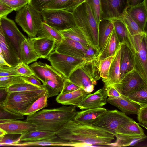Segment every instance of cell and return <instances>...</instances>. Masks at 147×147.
Here are the masks:
<instances>
[{
  "label": "cell",
  "instance_id": "1",
  "mask_svg": "<svg viewBox=\"0 0 147 147\" xmlns=\"http://www.w3.org/2000/svg\"><path fill=\"white\" fill-rule=\"evenodd\" d=\"M61 139L83 144L84 147L93 145H108L114 140V135L108 131L92 125L71 120L56 132Z\"/></svg>",
  "mask_w": 147,
  "mask_h": 147
},
{
  "label": "cell",
  "instance_id": "2",
  "mask_svg": "<svg viewBox=\"0 0 147 147\" xmlns=\"http://www.w3.org/2000/svg\"><path fill=\"white\" fill-rule=\"evenodd\" d=\"M64 105L38 111L28 115L26 120L34 124L36 130L56 133L65 124L73 120L77 112L76 106Z\"/></svg>",
  "mask_w": 147,
  "mask_h": 147
},
{
  "label": "cell",
  "instance_id": "3",
  "mask_svg": "<svg viewBox=\"0 0 147 147\" xmlns=\"http://www.w3.org/2000/svg\"><path fill=\"white\" fill-rule=\"evenodd\" d=\"M72 13L76 25L84 35L89 45L99 53V26L90 6L86 2H84L76 8Z\"/></svg>",
  "mask_w": 147,
  "mask_h": 147
},
{
  "label": "cell",
  "instance_id": "4",
  "mask_svg": "<svg viewBox=\"0 0 147 147\" xmlns=\"http://www.w3.org/2000/svg\"><path fill=\"white\" fill-rule=\"evenodd\" d=\"M100 61L96 58L86 61L76 69L68 79L88 94L91 93L97 81L101 78L99 69Z\"/></svg>",
  "mask_w": 147,
  "mask_h": 147
},
{
  "label": "cell",
  "instance_id": "5",
  "mask_svg": "<svg viewBox=\"0 0 147 147\" xmlns=\"http://www.w3.org/2000/svg\"><path fill=\"white\" fill-rule=\"evenodd\" d=\"M128 40L124 44L129 49L134 69L147 82V33L132 36L128 31Z\"/></svg>",
  "mask_w": 147,
  "mask_h": 147
},
{
  "label": "cell",
  "instance_id": "6",
  "mask_svg": "<svg viewBox=\"0 0 147 147\" xmlns=\"http://www.w3.org/2000/svg\"><path fill=\"white\" fill-rule=\"evenodd\" d=\"M40 12L29 2L16 11L15 20L29 38L36 37L43 21Z\"/></svg>",
  "mask_w": 147,
  "mask_h": 147
},
{
  "label": "cell",
  "instance_id": "7",
  "mask_svg": "<svg viewBox=\"0 0 147 147\" xmlns=\"http://www.w3.org/2000/svg\"><path fill=\"white\" fill-rule=\"evenodd\" d=\"M46 92L44 88L32 92L8 93L3 104L9 111L24 115V112L33 103Z\"/></svg>",
  "mask_w": 147,
  "mask_h": 147
},
{
  "label": "cell",
  "instance_id": "8",
  "mask_svg": "<svg viewBox=\"0 0 147 147\" xmlns=\"http://www.w3.org/2000/svg\"><path fill=\"white\" fill-rule=\"evenodd\" d=\"M134 120L126 114L117 110H107L91 124L100 127L115 136L118 127L121 125Z\"/></svg>",
  "mask_w": 147,
  "mask_h": 147
},
{
  "label": "cell",
  "instance_id": "9",
  "mask_svg": "<svg viewBox=\"0 0 147 147\" xmlns=\"http://www.w3.org/2000/svg\"><path fill=\"white\" fill-rule=\"evenodd\" d=\"M47 59L51 65L65 78L86 61L83 59L62 54L54 51Z\"/></svg>",
  "mask_w": 147,
  "mask_h": 147
},
{
  "label": "cell",
  "instance_id": "10",
  "mask_svg": "<svg viewBox=\"0 0 147 147\" xmlns=\"http://www.w3.org/2000/svg\"><path fill=\"white\" fill-rule=\"evenodd\" d=\"M40 13L43 21L58 30L76 26L71 12L63 10L43 9Z\"/></svg>",
  "mask_w": 147,
  "mask_h": 147
},
{
  "label": "cell",
  "instance_id": "11",
  "mask_svg": "<svg viewBox=\"0 0 147 147\" xmlns=\"http://www.w3.org/2000/svg\"><path fill=\"white\" fill-rule=\"evenodd\" d=\"M111 85L123 96H126L136 90L147 86V82L134 69L125 74L119 82Z\"/></svg>",
  "mask_w": 147,
  "mask_h": 147
},
{
  "label": "cell",
  "instance_id": "12",
  "mask_svg": "<svg viewBox=\"0 0 147 147\" xmlns=\"http://www.w3.org/2000/svg\"><path fill=\"white\" fill-rule=\"evenodd\" d=\"M29 67L34 76L40 80L43 84L47 80H50L63 86L65 78L52 66L39 61L32 64Z\"/></svg>",
  "mask_w": 147,
  "mask_h": 147
},
{
  "label": "cell",
  "instance_id": "13",
  "mask_svg": "<svg viewBox=\"0 0 147 147\" xmlns=\"http://www.w3.org/2000/svg\"><path fill=\"white\" fill-rule=\"evenodd\" d=\"M102 20H118L127 6V0H100Z\"/></svg>",
  "mask_w": 147,
  "mask_h": 147
},
{
  "label": "cell",
  "instance_id": "14",
  "mask_svg": "<svg viewBox=\"0 0 147 147\" xmlns=\"http://www.w3.org/2000/svg\"><path fill=\"white\" fill-rule=\"evenodd\" d=\"M0 24L4 34L18 53L20 45L26 37L20 32L15 22L7 16L1 18Z\"/></svg>",
  "mask_w": 147,
  "mask_h": 147
},
{
  "label": "cell",
  "instance_id": "15",
  "mask_svg": "<svg viewBox=\"0 0 147 147\" xmlns=\"http://www.w3.org/2000/svg\"><path fill=\"white\" fill-rule=\"evenodd\" d=\"M88 46L64 38L61 42L56 44L54 50L62 54L84 59V55Z\"/></svg>",
  "mask_w": 147,
  "mask_h": 147
},
{
  "label": "cell",
  "instance_id": "16",
  "mask_svg": "<svg viewBox=\"0 0 147 147\" xmlns=\"http://www.w3.org/2000/svg\"><path fill=\"white\" fill-rule=\"evenodd\" d=\"M0 47L5 60L11 67H14L21 62L18 52L4 34L0 24Z\"/></svg>",
  "mask_w": 147,
  "mask_h": 147
},
{
  "label": "cell",
  "instance_id": "17",
  "mask_svg": "<svg viewBox=\"0 0 147 147\" xmlns=\"http://www.w3.org/2000/svg\"><path fill=\"white\" fill-rule=\"evenodd\" d=\"M0 128L7 134H21L26 131L36 130V125L26 120H0Z\"/></svg>",
  "mask_w": 147,
  "mask_h": 147
},
{
  "label": "cell",
  "instance_id": "18",
  "mask_svg": "<svg viewBox=\"0 0 147 147\" xmlns=\"http://www.w3.org/2000/svg\"><path fill=\"white\" fill-rule=\"evenodd\" d=\"M107 97L106 90L100 89L87 94L76 107L81 110L102 107L107 103Z\"/></svg>",
  "mask_w": 147,
  "mask_h": 147
},
{
  "label": "cell",
  "instance_id": "19",
  "mask_svg": "<svg viewBox=\"0 0 147 147\" xmlns=\"http://www.w3.org/2000/svg\"><path fill=\"white\" fill-rule=\"evenodd\" d=\"M35 38H26L20 45L18 54L21 62L28 65L41 58L35 49Z\"/></svg>",
  "mask_w": 147,
  "mask_h": 147
},
{
  "label": "cell",
  "instance_id": "20",
  "mask_svg": "<svg viewBox=\"0 0 147 147\" xmlns=\"http://www.w3.org/2000/svg\"><path fill=\"white\" fill-rule=\"evenodd\" d=\"M69 146L75 147H84L80 143H74L63 140L57 136L53 138L43 140L32 142H19L15 146Z\"/></svg>",
  "mask_w": 147,
  "mask_h": 147
},
{
  "label": "cell",
  "instance_id": "21",
  "mask_svg": "<svg viewBox=\"0 0 147 147\" xmlns=\"http://www.w3.org/2000/svg\"><path fill=\"white\" fill-rule=\"evenodd\" d=\"M127 12L141 29L146 32L147 8L144 1L135 5L127 6Z\"/></svg>",
  "mask_w": 147,
  "mask_h": 147
},
{
  "label": "cell",
  "instance_id": "22",
  "mask_svg": "<svg viewBox=\"0 0 147 147\" xmlns=\"http://www.w3.org/2000/svg\"><path fill=\"white\" fill-rule=\"evenodd\" d=\"M121 46V44L115 53L109 68L107 79L102 81L104 84V88H106L109 85L118 83L120 81V60Z\"/></svg>",
  "mask_w": 147,
  "mask_h": 147
},
{
  "label": "cell",
  "instance_id": "23",
  "mask_svg": "<svg viewBox=\"0 0 147 147\" xmlns=\"http://www.w3.org/2000/svg\"><path fill=\"white\" fill-rule=\"evenodd\" d=\"M107 102L118 108L125 114H138L140 106L124 96L120 97H108Z\"/></svg>",
  "mask_w": 147,
  "mask_h": 147
},
{
  "label": "cell",
  "instance_id": "24",
  "mask_svg": "<svg viewBox=\"0 0 147 147\" xmlns=\"http://www.w3.org/2000/svg\"><path fill=\"white\" fill-rule=\"evenodd\" d=\"M88 94L81 88L63 94H59L56 98V102L62 105L76 106Z\"/></svg>",
  "mask_w": 147,
  "mask_h": 147
},
{
  "label": "cell",
  "instance_id": "25",
  "mask_svg": "<svg viewBox=\"0 0 147 147\" xmlns=\"http://www.w3.org/2000/svg\"><path fill=\"white\" fill-rule=\"evenodd\" d=\"M56 44L53 38L37 37H35L34 46L36 52L41 58L47 59L54 50Z\"/></svg>",
  "mask_w": 147,
  "mask_h": 147
},
{
  "label": "cell",
  "instance_id": "26",
  "mask_svg": "<svg viewBox=\"0 0 147 147\" xmlns=\"http://www.w3.org/2000/svg\"><path fill=\"white\" fill-rule=\"evenodd\" d=\"M121 44L114 28L103 47L99 52L97 58L100 60L114 55Z\"/></svg>",
  "mask_w": 147,
  "mask_h": 147
},
{
  "label": "cell",
  "instance_id": "27",
  "mask_svg": "<svg viewBox=\"0 0 147 147\" xmlns=\"http://www.w3.org/2000/svg\"><path fill=\"white\" fill-rule=\"evenodd\" d=\"M107 110L102 107L85 109L77 111L73 120L77 122L90 124Z\"/></svg>",
  "mask_w": 147,
  "mask_h": 147
},
{
  "label": "cell",
  "instance_id": "28",
  "mask_svg": "<svg viewBox=\"0 0 147 147\" xmlns=\"http://www.w3.org/2000/svg\"><path fill=\"white\" fill-rule=\"evenodd\" d=\"M115 136L116 137V141L114 143H109L107 146L121 147L134 146L144 141L147 138L145 134L133 135L116 134Z\"/></svg>",
  "mask_w": 147,
  "mask_h": 147
},
{
  "label": "cell",
  "instance_id": "29",
  "mask_svg": "<svg viewBox=\"0 0 147 147\" xmlns=\"http://www.w3.org/2000/svg\"><path fill=\"white\" fill-rule=\"evenodd\" d=\"M120 72L121 79L124 75L134 69L132 59L128 47L121 44L120 49Z\"/></svg>",
  "mask_w": 147,
  "mask_h": 147
},
{
  "label": "cell",
  "instance_id": "30",
  "mask_svg": "<svg viewBox=\"0 0 147 147\" xmlns=\"http://www.w3.org/2000/svg\"><path fill=\"white\" fill-rule=\"evenodd\" d=\"M57 136L56 132H53L36 130L26 131L21 134L19 142H27L41 141L51 138Z\"/></svg>",
  "mask_w": 147,
  "mask_h": 147
},
{
  "label": "cell",
  "instance_id": "31",
  "mask_svg": "<svg viewBox=\"0 0 147 147\" xmlns=\"http://www.w3.org/2000/svg\"><path fill=\"white\" fill-rule=\"evenodd\" d=\"M114 28L113 21L112 20L102 19L100 23L98 46L100 50L103 47Z\"/></svg>",
  "mask_w": 147,
  "mask_h": 147
},
{
  "label": "cell",
  "instance_id": "32",
  "mask_svg": "<svg viewBox=\"0 0 147 147\" xmlns=\"http://www.w3.org/2000/svg\"><path fill=\"white\" fill-rule=\"evenodd\" d=\"M58 31L64 38L78 42L86 46H89L84 35L76 26L67 29Z\"/></svg>",
  "mask_w": 147,
  "mask_h": 147
},
{
  "label": "cell",
  "instance_id": "33",
  "mask_svg": "<svg viewBox=\"0 0 147 147\" xmlns=\"http://www.w3.org/2000/svg\"><path fill=\"white\" fill-rule=\"evenodd\" d=\"M36 36L39 37L53 38L55 40L57 44L61 42L64 38L58 30L48 25L43 21L38 31Z\"/></svg>",
  "mask_w": 147,
  "mask_h": 147
},
{
  "label": "cell",
  "instance_id": "34",
  "mask_svg": "<svg viewBox=\"0 0 147 147\" xmlns=\"http://www.w3.org/2000/svg\"><path fill=\"white\" fill-rule=\"evenodd\" d=\"M116 134L133 135L145 134L143 129L138 124L133 120L121 125L116 131Z\"/></svg>",
  "mask_w": 147,
  "mask_h": 147
},
{
  "label": "cell",
  "instance_id": "35",
  "mask_svg": "<svg viewBox=\"0 0 147 147\" xmlns=\"http://www.w3.org/2000/svg\"><path fill=\"white\" fill-rule=\"evenodd\" d=\"M127 7L125 9L121 16L118 20L121 21L132 36L142 35L146 33L143 31L138 24L132 19L127 12Z\"/></svg>",
  "mask_w": 147,
  "mask_h": 147
},
{
  "label": "cell",
  "instance_id": "36",
  "mask_svg": "<svg viewBox=\"0 0 147 147\" xmlns=\"http://www.w3.org/2000/svg\"><path fill=\"white\" fill-rule=\"evenodd\" d=\"M140 107L147 105V86L136 90L126 96H124Z\"/></svg>",
  "mask_w": 147,
  "mask_h": 147
},
{
  "label": "cell",
  "instance_id": "37",
  "mask_svg": "<svg viewBox=\"0 0 147 147\" xmlns=\"http://www.w3.org/2000/svg\"><path fill=\"white\" fill-rule=\"evenodd\" d=\"M44 88L24 82L13 85L6 90L9 93H11L32 92Z\"/></svg>",
  "mask_w": 147,
  "mask_h": 147
},
{
  "label": "cell",
  "instance_id": "38",
  "mask_svg": "<svg viewBox=\"0 0 147 147\" xmlns=\"http://www.w3.org/2000/svg\"><path fill=\"white\" fill-rule=\"evenodd\" d=\"M114 28L120 43L125 44L128 40V31L123 23L118 20H112Z\"/></svg>",
  "mask_w": 147,
  "mask_h": 147
},
{
  "label": "cell",
  "instance_id": "39",
  "mask_svg": "<svg viewBox=\"0 0 147 147\" xmlns=\"http://www.w3.org/2000/svg\"><path fill=\"white\" fill-rule=\"evenodd\" d=\"M48 96L47 92L34 101L25 111L24 115H30L34 113L47 106Z\"/></svg>",
  "mask_w": 147,
  "mask_h": 147
},
{
  "label": "cell",
  "instance_id": "40",
  "mask_svg": "<svg viewBox=\"0 0 147 147\" xmlns=\"http://www.w3.org/2000/svg\"><path fill=\"white\" fill-rule=\"evenodd\" d=\"M75 0H52L46 4L42 10H64L71 5Z\"/></svg>",
  "mask_w": 147,
  "mask_h": 147
},
{
  "label": "cell",
  "instance_id": "41",
  "mask_svg": "<svg viewBox=\"0 0 147 147\" xmlns=\"http://www.w3.org/2000/svg\"><path fill=\"white\" fill-rule=\"evenodd\" d=\"M42 84L46 90L48 98L58 95L63 88L62 86L50 80H47L45 83Z\"/></svg>",
  "mask_w": 147,
  "mask_h": 147
},
{
  "label": "cell",
  "instance_id": "42",
  "mask_svg": "<svg viewBox=\"0 0 147 147\" xmlns=\"http://www.w3.org/2000/svg\"><path fill=\"white\" fill-rule=\"evenodd\" d=\"M24 82L22 76L19 75L0 77V88H7L13 85Z\"/></svg>",
  "mask_w": 147,
  "mask_h": 147
},
{
  "label": "cell",
  "instance_id": "43",
  "mask_svg": "<svg viewBox=\"0 0 147 147\" xmlns=\"http://www.w3.org/2000/svg\"><path fill=\"white\" fill-rule=\"evenodd\" d=\"M90 6L92 12L99 26L102 20V11L100 0H86Z\"/></svg>",
  "mask_w": 147,
  "mask_h": 147
},
{
  "label": "cell",
  "instance_id": "44",
  "mask_svg": "<svg viewBox=\"0 0 147 147\" xmlns=\"http://www.w3.org/2000/svg\"><path fill=\"white\" fill-rule=\"evenodd\" d=\"M115 54L100 60L99 69L102 81L106 80L108 78L109 68Z\"/></svg>",
  "mask_w": 147,
  "mask_h": 147
},
{
  "label": "cell",
  "instance_id": "45",
  "mask_svg": "<svg viewBox=\"0 0 147 147\" xmlns=\"http://www.w3.org/2000/svg\"><path fill=\"white\" fill-rule=\"evenodd\" d=\"M23 116L13 113L7 109L3 103H0V120L21 119L24 118Z\"/></svg>",
  "mask_w": 147,
  "mask_h": 147
},
{
  "label": "cell",
  "instance_id": "46",
  "mask_svg": "<svg viewBox=\"0 0 147 147\" xmlns=\"http://www.w3.org/2000/svg\"><path fill=\"white\" fill-rule=\"evenodd\" d=\"M21 134H7L0 137V144H5L8 146H14L20 142Z\"/></svg>",
  "mask_w": 147,
  "mask_h": 147
},
{
  "label": "cell",
  "instance_id": "47",
  "mask_svg": "<svg viewBox=\"0 0 147 147\" xmlns=\"http://www.w3.org/2000/svg\"><path fill=\"white\" fill-rule=\"evenodd\" d=\"M14 68L15 71L19 76L26 77L34 75L29 66L23 62H21L14 67Z\"/></svg>",
  "mask_w": 147,
  "mask_h": 147
},
{
  "label": "cell",
  "instance_id": "48",
  "mask_svg": "<svg viewBox=\"0 0 147 147\" xmlns=\"http://www.w3.org/2000/svg\"><path fill=\"white\" fill-rule=\"evenodd\" d=\"M0 1L16 11L28 4L29 0H0Z\"/></svg>",
  "mask_w": 147,
  "mask_h": 147
},
{
  "label": "cell",
  "instance_id": "49",
  "mask_svg": "<svg viewBox=\"0 0 147 147\" xmlns=\"http://www.w3.org/2000/svg\"><path fill=\"white\" fill-rule=\"evenodd\" d=\"M137 115L139 123L147 129V105L140 107Z\"/></svg>",
  "mask_w": 147,
  "mask_h": 147
},
{
  "label": "cell",
  "instance_id": "50",
  "mask_svg": "<svg viewBox=\"0 0 147 147\" xmlns=\"http://www.w3.org/2000/svg\"><path fill=\"white\" fill-rule=\"evenodd\" d=\"M80 88L70 81L68 78H65L62 89L60 94H63L76 90Z\"/></svg>",
  "mask_w": 147,
  "mask_h": 147
},
{
  "label": "cell",
  "instance_id": "51",
  "mask_svg": "<svg viewBox=\"0 0 147 147\" xmlns=\"http://www.w3.org/2000/svg\"><path fill=\"white\" fill-rule=\"evenodd\" d=\"M98 53L92 47L89 46L85 53L84 59L86 61L93 60L97 57Z\"/></svg>",
  "mask_w": 147,
  "mask_h": 147
},
{
  "label": "cell",
  "instance_id": "52",
  "mask_svg": "<svg viewBox=\"0 0 147 147\" xmlns=\"http://www.w3.org/2000/svg\"><path fill=\"white\" fill-rule=\"evenodd\" d=\"M52 0H29V2L36 9L41 12L43 7Z\"/></svg>",
  "mask_w": 147,
  "mask_h": 147
},
{
  "label": "cell",
  "instance_id": "53",
  "mask_svg": "<svg viewBox=\"0 0 147 147\" xmlns=\"http://www.w3.org/2000/svg\"><path fill=\"white\" fill-rule=\"evenodd\" d=\"M104 89L108 97H120L124 96L112 85H109Z\"/></svg>",
  "mask_w": 147,
  "mask_h": 147
},
{
  "label": "cell",
  "instance_id": "54",
  "mask_svg": "<svg viewBox=\"0 0 147 147\" xmlns=\"http://www.w3.org/2000/svg\"><path fill=\"white\" fill-rule=\"evenodd\" d=\"M18 75L15 70L14 67H0V77Z\"/></svg>",
  "mask_w": 147,
  "mask_h": 147
},
{
  "label": "cell",
  "instance_id": "55",
  "mask_svg": "<svg viewBox=\"0 0 147 147\" xmlns=\"http://www.w3.org/2000/svg\"><path fill=\"white\" fill-rule=\"evenodd\" d=\"M22 78L25 82L39 87L44 88L43 84H41L39 80L34 75L26 77L22 76Z\"/></svg>",
  "mask_w": 147,
  "mask_h": 147
},
{
  "label": "cell",
  "instance_id": "56",
  "mask_svg": "<svg viewBox=\"0 0 147 147\" xmlns=\"http://www.w3.org/2000/svg\"><path fill=\"white\" fill-rule=\"evenodd\" d=\"M13 10L6 5L0 3V18L7 16Z\"/></svg>",
  "mask_w": 147,
  "mask_h": 147
},
{
  "label": "cell",
  "instance_id": "57",
  "mask_svg": "<svg viewBox=\"0 0 147 147\" xmlns=\"http://www.w3.org/2000/svg\"><path fill=\"white\" fill-rule=\"evenodd\" d=\"M86 0H75L69 6L63 10L72 13L76 8L81 3L85 2Z\"/></svg>",
  "mask_w": 147,
  "mask_h": 147
},
{
  "label": "cell",
  "instance_id": "58",
  "mask_svg": "<svg viewBox=\"0 0 147 147\" xmlns=\"http://www.w3.org/2000/svg\"><path fill=\"white\" fill-rule=\"evenodd\" d=\"M8 94L6 88H0V103H3L5 102Z\"/></svg>",
  "mask_w": 147,
  "mask_h": 147
},
{
  "label": "cell",
  "instance_id": "59",
  "mask_svg": "<svg viewBox=\"0 0 147 147\" xmlns=\"http://www.w3.org/2000/svg\"><path fill=\"white\" fill-rule=\"evenodd\" d=\"M0 67H11L6 61L2 54V51L0 47Z\"/></svg>",
  "mask_w": 147,
  "mask_h": 147
},
{
  "label": "cell",
  "instance_id": "60",
  "mask_svg": "<svg viewBox=\"0 0 147 147\" xmlns=\"http://www.w3.org/2000/svg\"><path fill=\"white\" fill-rule=\"evenodd\" d=\"M144 0H127V6H132L142 3Z\"/></svg>",
  "mask_w": 147,
  "mask_h": 147
},
{
  "label": "cell",
  "instance_id": "61",
  "mask_svg": "<svg viewBox=\"0 0 147 147\" xmlns=\"http://www.w3.org/2000/svg\"><path fill=\"white\" fill-rule=\"evenodd\" d=\"M7 134L6 132L5 131L0 128V137Z\"/></svg>",
  "mask_w": 147,
  "mask_h": 147
},
{
  "label": "cell",
  "instance_id": "62",
  "mask_svg": "<svg viewBox=\"0 0 147 147\" xmlns=\"http://www.w3.org/2000/svg\"><path fill=\"white\" fill-rule=\"evenodd\" d=\"M143 1L144 2L145 5H147V0H144Z\"/></svg>",
  "mask_w": 147,
  "mask_h": 147
},
{
  "label": "cell",
  "instance_id": "63",
  "mask_svg": "<svg viewBox=\"0 0 147 147\" xmlns=\"http://www.w3.org/2000/svg\"><path fill=\"white\" fill-rule=\"evenodd\" d=\"M0 3H1L0 1Z\"/></svg>",
  "mask_w": 147,
  "mask_h": 147
},
{
  "label": "cell",
  "instance_id": "64",
  "mask_svg": "<svg viewBox=\"0 0 147 147\" xmlns=\"http://www.w3.org/2000/svg\"><path fill=\"white\" fill-rule=\"evenodd\" d=\"M0 19H1V18H0Z\"/></svg>",
  "mask_w": 147,
  "mask_h": 147
}]
</instances>
